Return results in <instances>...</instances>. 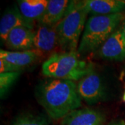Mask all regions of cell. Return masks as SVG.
<instances>
[{
	"instance_id": "d6986e66",
	"label": "cell",
	"mask_w": 125,
	"mask_h": 125,
	"mask_svg": "<svg viewBox=\"0 0 125 125\" xmlns=\"http://www.w3.org/2000/svg\"><path fill=\"white\" fill-rule=\"evenodd\" d=\"M122 32H123V35H124V38H125V24H124V27L122 28Z\"/></svg>"
},
{
	"instance_id": "5bb4252c",
	"label": "cell",
	"mask_w": 125,
	"mask_h": 125,
	"mask_svg": "<svg viewBox=\"0 0 125 125\" xmlns=\"http://www.w3.org/2000/svg\"><path fill=\"white\" fill-rule=\"evenodd\" d=\"M38 58V54L34 50L22 52H10L2 49L0 50V58L22 68L35 62Z\"/></svg>"
},
{
	"instance_id": "ffe728a7",
	"label": "cell",
	"mask_w": 125,
	"mask_h": 125,
	"mask_svg": "<svg viewBox=\"0 0 125 125\" xmlns=\"http://www.w3.org/2000/svg\"><path fill=\"white\" fill-rule=\"evenodd\" d=\"M123 100H124V102H125V93H124V94H123Z\"/></svg>"
},
{
	"instance_id": "7a4b0ae2",
	"label": "cell",
	"mask_w": 125,
	"mask_h": 125,
	"mask_svg": "<svg viewBox=\"0 0 125 125\" xmlns=\"http://www.w3.org/2000/svg\"><path fill=\"white\" fill-rule=\"evenodd\" d=\"M93 70L91 64L79 58L78 52L54 54L42 65V72L51 79L81 80Z\"/></svg>"
},
{
	"instance_id": "277c9868",
	"label": "cell",
	"mask_w": 125,
	"mask_h": 125,
	"mask_svg": "<svg viewBox=\"0 0 125 125\" xmlns=\"http://www.w3.org/2000/svg\"><path fill=\"white\" fill-rule=\"evenodd\" d=\"M88 14L83 1H73L67 13L57 24L58 45L65 52H76Z\"/></svg>"
},
{
	"instance_id": "2e32d148",
	"label": "cell",
	"mask_w": 125,
	"mask_h": 125,
	"mask_svg": "<svg viewBox=\"0 0 125 125\" xmlns=\"http://www.w3.org/2000/svg\"><path fill=\"white\" fill-rule=\"evenodd\" d=\"M13 125H48V122L43 116L25 114L16 118Z\"/></svg>"
},
{
	"instance_id": "30bf717a",
	"label": "cell",
	"mask_w": 125,
	"mask_h": 125,
	"mask_svg": "<svg viewBox=\"0 0 125 125\" xmlns=\"http://www.w3.org/2000/svg\"><path fill=\"white\" fill-rule=\"evenodd\" d=\"M104 121L102 113L91 108L77 109L62 118L61 125H102Z\"/></svg>"
},
{
	"instance_id": "9c48e42d",
	"label": "cell",
	"mask_w": 125,
	"mask_h": 125,
	"mask_svg": "<svg viewBox=\"0 0 125 125\" xmlns=\"http://www.w3.org/2000/svg\"><path fill=\"white\" fill-rule=\"evenodd\" d=\"M33 29L26 27H18L9 33L5 44L9 49L22 52L33 48Z\"/></svg>"
},
{
	"instance_id": "ac0fdd59",
	"label": "cell",
	"mask_w": 125,
	"mask_h": 125,
	"mask_svg": "<svg viewBox=\"0 0 125 125\" xmlns=\"http://www.w3.org/2000/svg\"><path fill=\"white\" fill-rule=\"evenodd\" d=\"M111 125H125V122L123 121H120V122H118L116 123H114Z\"/></svg>"
},
{
	"instance_id": "3957f363",
	"label": "cell",
	"mask_w": 125,
	"mask_h": 125,
	"mask_svg": "<svg viewBox=\"0 0 125 125\" xmlns=\"http://www.w3.org/2000/svg\"><path fill=\"white\" fill-rule=\"evenodd\" d=\"M124 18L122 13L90 16L85 24L78 53L87 54L99 49Z\"/></svg>"
},
{
	"instance_id": "4fadbf2b",
	"label": "cell",
	"mask_w": 125,
	"mask_h": 125,
	"mask_svg": "<svg viewBox=\"0 0 125 125\" xmlns=\"http://www.w3.org/2000/svg\"><path fill=\"white\" fill-rule=\"evenodd\" d=\"M48 2L47 0H20L17 1V5L23 16L34 22L42 16Z\"/></svg>"
},
{
	"instance_id": "8992f818",
	"label": "cell",
	"mask_w": 125,
	"mask_h": 125,
	"mask_svg": "<svg viewBox=\"0 0 125 125\" xmlns=\"http://www.w3.org/2000/svg\"><path fill=\"white\" fill-rule=\"evenodd\" d=\"M34 22L29 21L20 13L18 5H13L6 10L0 21V38L5 43L9 33L18 27H26L33 29Z\"/></svg>"
},
{
	"instance_id": "8fae6325",
	"label": "cell",
	"mask_w": 125,
	"mask_h": 125,
	"mask_svg": "<svg viewBox=\"0 0 125 125\" xmlns=\"http://www.w3.org/2000/svg\"><path fill=\"white\" fill-rule=\"evenodd\" d=\"M85 9L93 15H108L122 13L125 11V1L120 0H85Z\"/></svg>"
},
{
	"instance_id": "6da1fadb",
	"label": "cell",
	"mask_w": 125,
	"mask_h": 125,
	"mask_svg": "<svg viewBox=\"0 0 125 125\" xmlns=\"http://www.w3.org/2000/svg\"><path fill=\"white\" fill-rule=\"evenodd\" d=\"M36 98L52 119L64 118L81 106L77 85L72 81L47 79L36 88Z\"/></svg>"
},
{
	"instance_id": "e0dca14e",
	"label": "cell",
	"mask_w": 125,
	"mask_h": 125,
	"mask_svg": "<svg viewBox=\"0 0 125 125\" xmlns=\"http://www.w3.org/2000/svg\"><path fill=\"white\" fill-rule=\"evenodd\" d=\"M24 68L18 67L11 62H8L7 61L0 58V72H21Z\"/></svg>"
},
{
	"instance_id": "5b68a950",
	"label": "cell",
	"mask_w": 125,
	"mask_h": 125,
	"mask_svg": "<svg viewBox=\"0 0 125 125\" xmlns=\"http://www.w3.org/2000/svg\"><path fill=\"white\" fill-rule=\"evenodd\" d=\"M77 92L81 100L90 105L102 101L106 94L101 77L93 69L79 81Z\"/></svg>"
},
{
	"instance_id": "7c38bea8",
	"label": "cell",
	"mask_w": 125,
	"mask_h": 125,
	"mask_svg": "<svg viewBox=\"0 0 125 125\" xmlns=\"http://www.w3.org/2000/svg\"><path fill=\"white\" fill-rule=\"evenodd\" d=\"M73 1L49 0L42 16L38 20V24H57L67 13Z\"/></svg>"
},
{
	"instance_id": "ba28073f",
	"label": "cell",
	"mask_w": 125,
	"mask_h": 125,
	"mask_svg": "<svg viewBox=\"0 0 125 125\" xmlns=\"http://www.w3.org/2000/svg\"><path fill=\"white\" fill-rule=\"evenodd\" d=\"M58 45L57 24H38L34 31L33 48L42 52H50Z\"/></svg>"
},
{
	"instance_id": "52a82bcc",
	"label": "cell",
	"mask_w": 125,
	"mask_h": 125,
	"mask_svg": "<svg viewBox=\"0 0 125 125\" xmlns=\"http://www.w3.org/2000/svg\"><path fill=\"white\" fill-rule=\"evenodd\" d=\"M99 56L108 61H120L125 58V40L122 29L115 31L99 47Z\"/></svg>"
},
{
	"instance_id": "9a60e30c",
	"label": "cell",
	"mask_w": 125,
	"mask_h": 125,
	"mask_svg": "<svg viewBox=\"0 0 125 125\" xmlns=\"http://www.w3.org/2000/svg\"><path fill=\"white\" fill-rule=\"evenodd\" d=\"M21 72H5L0 74V96L4 97L9 90L18 80Z\"/></svg>"
}]
</instances>
